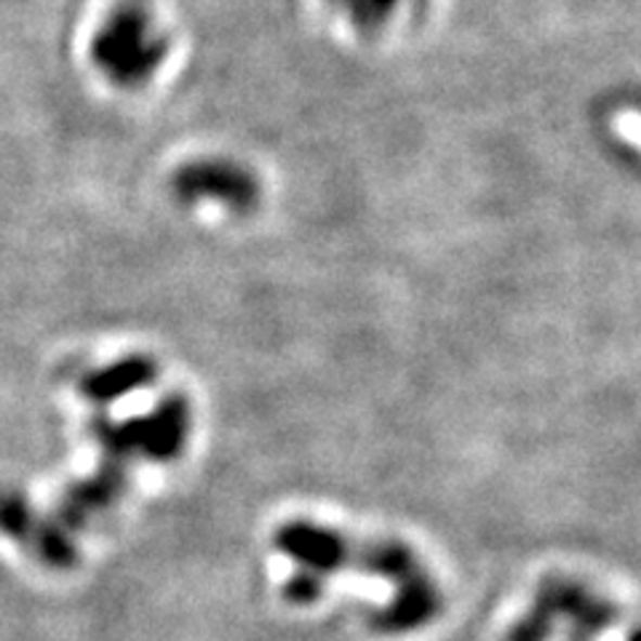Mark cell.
I'll list each match as a JSON object with an SVG mask.
<instances>
[{
  "label": "cell",
  "instance_id": "1",
  "mask_svg": "<svg viewBox=\"0 0 641 641\" xmlns=\"http://www.w3.org/2000/svg\"><path fill=\"white\" fill-rule=\"evenodd\" d=\"M91 56L120 89H140L164 62L166 40L155 30L148 9L131 0L107 16L91 46Z\"/></svg>",
  "mask_w": 641,
  "mask_h": 641
},
{
  "label": "cell",
  "instance_id": "2",
  "mask_svg": "<svg viewBox=\"0 0 641 641\" xmlns=\"http://www.w3.org/2000/svg\"><path fill=\"white\" fill-rule=\"evenodd\" d=\"M175 188L188 201H217L230 209H246L257 198V182L246 169L228 161H198L179 171Z\"/></svg>",
  "mask_w": 641,
  "mask_h": 641
},
{
  "label": "cell",
  "instance_id": "3",
  "mask_svg": "<svg viewBox=\"0 0 641 641\" xmlns=\"http://www.w3.org/2000/svg\"><path fill=\"white\" fill-rule=\"evenodd\" d=\"M150 374V367L144 361H124L120 367L97 372L94 377L86 380V393L94 401H110V398L120 396V393L131 390L137 383H142Z\"/></svg>",
  "mask_w": 641,
  "mask_h": 641
},
{
  "label": "cell",
  "instance_id": "4",
  "mask_svg": "<svg viewBox=\"0 0 641 641\" xmlns=\"http://www.w3.org/2000/svg\"><path fill=\"white\" fill-rule=\"evenodd\" d=\"M36 548L43 562H49L51 567H70L75 562V548L70 542V535L65 533V527H56V524H40L33 533Z\"/></svg>",
  "mask_w": 641,
  "mask_h": 641
},
{
  "label": "cell",
  "instance_id": "5",
  "mask_svg": "<svg viewBox=\"0 0 641 641\" xmlns=\"http://www.w3.org/2000/svg\"><path fill=\"white\" fill-rule=\"evenodd\" d=\"M0 533L16 537V540H30L36 533V518L25 498L14 492L0 495Z\"/></svg>",
  "mask_w": 641,
  "mask_h": 641
},
{
  "label": "cell",
  "instance_id": "6",
  "mask_svg": "<svg viewBox=\"0 0 641 641\" xmlns=\"http://www.w3.org/2000/svg\"><path fill=\"white\" fill-rule=\"evenodd\" d=\"M339 3L348 9V14L354 16V22L361 30H374V27H380L388 20L401 0H339Z\"/></svg>",
  "mask_w": 641,
  "mask_h": 641
}]
</instances>
